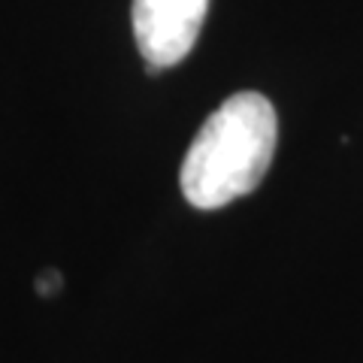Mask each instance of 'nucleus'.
I'll return each instance as SVG.
<instances>
[{"mask_svg": "<svg viewBox=\"0 0 363 363\" xmlns=\"http://www.w3.org/2000/svg\"><path fill=\"white\" fill-rule=\"evenodd\" d=\"M58 288H64V279H61V272H55V269H45L37 279V294H43V297L58 294Z\"/></svg>", "mask_w": 363, "mask_h": 363, "instance_id": "7ed1b4c3", "label": "nucleus"}, {"mask_svg": "<svg viewBox=\"0 0 363 363\" xmlns=\"http://www.w3.org/2000/svg\"><path fill=\"white\" fill-rule=\"evenodd\" d=\"M279 118L257 91H240L203 121L182 161V194L194 209H221L264 182L276 155Z\"/></svg>", "mask_w": 363, "mask_h": 363, "instance_id": "f257e3e1", "label": "nucleus"}, {"mask_svg": "<svg viewBox=\"0 0 363 363\" xmlns=\"http://www.w3.org/2000/svg\"><path fill=\"white\" fill-rule=\"evenodd\" d=\"M209 0H133V37L149 73L185 61L206 21Z\"/></svg>", "mask_w": 363, "mask_h": 363, "instance_id": "f03ea898", "label": "nucleus"}]
</instances>
